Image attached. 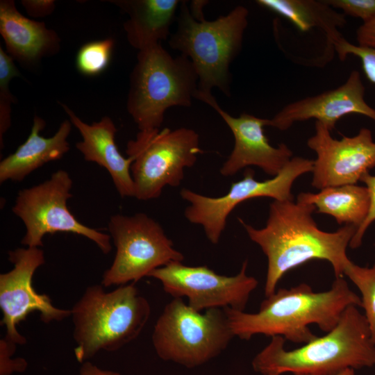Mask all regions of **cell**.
Instances as JSON below:
<instances>
[{
	"instance_id": "4dcf8cb0",
	"label": "cell",
	"mask_w": 375,
	"mask_h": 375,
	"mask_svg": "<svg viewBox=\"0 0 375 375\" xmlns=\"http://www.w3.org/2000/svg\"><path fill=\"white\" fill-rule=\"evenodd\" d=\"M356 38L359 46L375 49V18L357 29Z\"/></svg>"
},
{
	"instance_id": "d6a6232c",
	"label": "cell",
	"mask_w": 375,
	"mask_h": 375,
	"mask_svg": "<svg viewBox=\"0 0 375 375\" xmlns=\"http://www.w3.org/2000/svg\"><path fill=\"white\" fill-rule=\"evenodd\" d=\"M205 1H193L190 4V11L193 17L198 20L201 21L204 19L203 8L204 5L207 3Z\"/></svg>"
},
{
	"instance_id": "30bf717a",
	"label": "cell",
	"mask_w": 375,
	"mask_h": 375,
	"mask_svg": "<svg viewBox=\"0 0 375 375\" xmlns=\"http://www.w3.org/2000/svg\"><path fill=\"white\" fill-rule=\"evenodd\" d=\"M72 184L68 172L59 169L43 183L18 192L12 210L26 228L21 243L27 247H40L47 234L70 233L89 239L103 253H109L110 235L83 224L68 208Z\"/></svg>"
},
{
	"instance_id": "d6986e66",
	"label": "cell",
	"mask_w": 375,
	"mask_h": 375,
	"mask_svg": "<svg viewBox=\"0 0 375 375\" xmlns=\"http://www.w3.org/2000/svg\"><path fill=\"white\" fill-rule=\"evenodd\" d=\"M45 122L35 116L31 133L16 151L0 162V183L22 182L33 171L44 164L60 160L69 150L67 138L72 130L70 120L63 121L50 138L40 134Z\"/></svg>"
},
{
	"instance_id": "484cf974",
	"label": "cell",
	"mask_w": 375,
	"mask_h": 375,
	"mask_svg": "<svg viewBox=\"0 0 375 375\" xmlns=\"http://www.w3.org/2000/svg\"><path fill=\"white\" fill-rule=\"evenodd\" d=\"M333 49L341 60H344L348 55L357 56L361 61L366 77L375 84V49L353 44L341 37L334 43Z\"/></svg>"
},
{
	"instance_id": "5b68a950",
	"label": "cell",
	"mask_w": 375,
	"mask_h": 375,
	"mask_svg": "<svg viewBox=\"0 0 375 375\" xmlns=\"http://www.w3.org/2000/svg\"><path fill=\"white\" fill-rule=\"evenodd\" d=\"M248 15L247 8L239 6L215 20L198 21L186 1L181 2L176 31L169 36V45L191 60L199 92L211 93L217 88L230 96L229 67L242 49Z\"/></svg>"
},
{
	"instance_id": "5bb4252c",
	"label": "cell",
	"mask_w": 375,
	"mask_h": 375,
	"mask_svg": "<svg viewBox=\"0 0 375 375\" xmlns=\"http://www.w3.org/2000/svg\"><path fill=\"white\" fill-rule=\"evenodd\" d=\"M315 134L307 144L317 155L314 160L312 186L319 190L356 184L375 167V142L372 131L361 128L352 137L334 139L331 131L315 122Z\"/></svg>"
},
{
	"instance_id": "8fae6325",
	"label": "cell",
	"mask_w": 375,
	"mask_h": 375,
	"mask_svg": "<svg viewBox=\"0 0 375 375\" xmlns=\"http://www.w3.org/2000/svg\"><path fill=\"white\" fill-rule=\"evenodd\" d=\"M313 165L312 160L294 157L276 176L265 181L256 180L254 172L247 169L242 179L233 183L228 192L219 197L183 188L181 197L190 203L184 216L190 223L201 226L208 240L216 244L226 228L228 215L238 205L260 197L293 200L291 189L294 182L301 175L312 172Z\"/></svg>"
},
{
	"instance_id": "44dd1931",
	"label": "cell",
	"mask_w": 375,
	"mask_h": 375,
	"mask_svg": "<svg viewBox=\"0 0 375 375\" xmlns=\"http://www.w3.org/2000/svg\"><path fill=\"white\" fill-rule=\"evenodd\" d=\"M297 201L315 206L317 212L331 215L338 224L358 228L370 208V195L366 186L349 184L328 187L319 192H301Z\"/></svg>"
},
{
	"instance_id": "7a4b0ae2",
	"label": "cell",
	"mask_w": 375,
	"mask_h": 375,
	"mask_svg": "<svg viewBox=\"0 0 375 375\" xmlns=\"http://www.w3.org/2000/svg\"><path fill=\"white\" fill-rule=\"evenodd\" d=\"M361 298L343 277L335 278L331 288L315 292L306 283L280 288L267 297L256 313L224 308L234 336L248 340L253 335H279L294 343L306 344L315 335L314 324L324 332L331 331L350 306L361 307Z\"/></svg>"
},
{
	"instance_id": "836d02e7",
	"label": "cell",
	"mask_w": 375,
	"mask_h": 375,
	"mask_svg": "<svg viewBox=\"0 0 375 375\" xmlns=\"http://www.w3.org/2000/svg\"><path fill=\"white\" fill-rule=\"evenodd\" d=\"M298 375H316V374H298ZM333 375H356V374H355V372L353 369L347 368L344 370H342Z\"/></svg>"
},
{
	"instance_id": "83f0119b",
	"label": "cell",
	"mask_w": 375,
	"mask_h": 375,
	"mask_svg": "<svg viewBox=\"0 0 375 375\" xmlns=\"http://www.w3.org/2000/svg\"><path fill=\"white\" fill-rule=\"evenodd\" d=\"M360 181L365 184L369 190L371 201L370 208L365 220L358 228L349 243V247L351 249H357L361 245L366 231L370 224L375 221V175H372L367 172L361 177Z\"/></svg>"
},
{
	"instance_id": "ba28073f",
	"label": "cell",
	"mask_w": 375,
	"mask_h": 375,
	"mask_svg": "<svg viewBox=\"0 0 375 375\" xmlns=\"http://www.w3.org/2000/svg\"><path fill=\"white\" fill-rule=\"evenodd\" d=\"M134 197L147 201L158 198L165 187H178L184 169L194 166L203 153L199 134L188 128L140 131L126 144Z\"/></svg>"
},
{
	"instance_id": "52a82bcc",
	"label": "cell",
	"mask_w": 375,
	"mask_h": 375,
	"mask_svg": "<svg viewBox=\"0 0 375 375\" xmlns=\"http://www.w3.org/2000/svg\"><path fill=\"white\" fill-rule=\"evenodd\" d=\"M234 337L224 308L201 313L174 298L158 318L151 340L161 359L194 367L220 354Z\"/></svg>"
},
{
	"instance_id": "cb8c5ba5",
	"label": "cell",
	"mask_w": 375,
	"mask_h": 375,
	"mask_svg": "<svg viewBox=\"0 0 375 375\" xmlns=\"http://www.w3.org/2000/svg\"><path fill=\"white\" fill-rule=\"evenodd\" d=\"M115 42L112 38L92 41L83 45L76 58L78 70L85 76H97L108 67Z\"/></svg>"
},
{
	"instance_id": "f1b7e54d",
	"label": "cell",
	"mask_w": 375,
	"mask_h": 375,
	"mask_svg": "<svg viewBox=\"0 0 375 375\" xmlns=\"http://www.w3.org/2000/svg\"><path fill=\"white\" fill-rule=\"evenodd\" d=\"M15 348V345L8 343L5 340H1V375H10L13 372H22L26 368L24 360L10 358Z\"/></svg>"
},
{
	"instance_id": "1f68e13d",
	"label": "cell",
	"mask_w": 375,
	"mask_h": 375,
	"mask_svg": "<svg viewBox=\"0 0 375 375\" xmlns=\"http://www.w3.org/2000/svg\"><path fill=\"white\" fill-rule=\"evenodd\" d=\"M80 375H120L119 373L103 370L97 367L96 365L90 363V362H85L80 369Z\"/></svg>"
},
{
	"instance_id": "6da1fadb",
	"label": "cell",
	"mask_w": 375,
	"mask_h": 375,
	"mask_svg": "<svg viewBox=\"0 0 375 375\" xmlns=\"http://www.w3.org/2000/svg\"><path fill=\"white\" fill-rule=\"evenodd\" d=\"M315 209L313 205L293 200H274L265 227L256 228L238 219L249 238L267 258L266 297L276 292L286 272L312 260L328 261L335 278L343 277L349 260L347 248L358 228L347 224L334 232L324 231L312 217Z\"/></svg>"
},
{
	"instance_id": "ac0fdd59",
	"label": "cell",
	"mask_w": 375,
	"mask_h": 375,
	"mask_svg": "<svg viewBox=\"0 0 375 375\" xmlns=\"http://www.w3.org/2000/svg\"><path fill=\"white\" fill-rule=\"evenodd\" d=\"M0 33L8 54L24 65H35L60 48L57 33L44 22L24 17L12 0L0 1Z\"/></svg>"
},
{
	"instance_id": "e0dca14e",
	"label": "cell",
	"mask_w": 375,
	"mask_h": 375,
	"mask_svg": "<svg viewBox=\"0 0 375 375\" xmlns=\"http://www.w3.org/2000/svg\"><path fill=\"white\" fill-rule=\"evenodd\" d=\"M72 124L76 127L83 140L76 144V149L86 161L105 168L122 197H134L135 190L131 173L133 159L125 158L115 142L117 128L108 116L91 124L84 122L69 107L62 104Z\"/></svg>"
},
{
	"instance_id": "4fadbf2b",
	"label": "cell",
	"mask_w": 375,
	"mask_h": 375,
	"mask_svg": "<svg viewBox=\"0 0 375 375\" xmlns=\"http://www.w3.org/2000/svg\"><path fill=\"white\" fill-rule=\"evenodd\" d=\"M13 268L0 274L1 322L6 327L5 340L11 344H23L26 338L17 330V325L31 312L38 311L44 323L60 322L71 316V310L55 307L50 297L38 293L33 286V276L45 262L40 247L17 248L8 252Z\"/></svg>"
},
{
	"instance_id": "3957f363",
	"label": "cell",
	"mask_w": 375,
	"mask_h": 375,
	"mask_svg": "<svg viewBox=\"0 0 375 375\" xmlns=\"http://www.w3.org/2000/svg\"><path fill=\"white\" fill-rule=\"evenodd\" d=\"M285 341L272 337L253 359L254 371L262 375H333L347 368L375 367V344L366 318L356 306L347 308L325 335L292 350L285 349Z\"/></svg>"
},
{
	"instance_id": "f546056e",
	"label": "cell",
	"mask_w": 375,
	"mask_h": 375,
	"mask_svg": "<svg viewBox=\"0 0 375 375\" xmlns=\"http://www.w3.org/2000/svg\"><path fill=\"white\" fill-rule=\"evenodd\" d=\"M22 4L32 17H42L51 14L55 8V1L52 0H25Z\"/></svg>"
},
{
	"instance_id": "9c48e42d",
	"label": "cell",
	"mask_w": 375,
	"mask_h": 375,
	"mask_svg": "<svg viewBox=\"0 0 375 375\" xmlns=\"http://www.w3.org/2000/svg\"><path fill=\"white\" fill-rule=\"evenodd\" d=\"M108 229L116 253L103 274V287L135 283L158 268L184 260L161 225L144 213L114 215Z\"/></svg>"
},
{
	"instance_id": "277c9868",
	"label": "cell",
	"mask_w": 375,
	"mask_h": 375,
	"mask_svg": "<svg viewBox=\"0 0 375 375\" xmlns=\"http://www.w3.org/2000/svg\"><path fill=\"white\" fill-rule=\"evenodd\" d=\"M70 310L74 353L81 362L100 351H117L136 339L151 315L148 300L135 283L110 292L102 285L89 286Z\"/></svg>"
},
{
	"instance_id": "603a6c76",
	"label": "cell",
	"mask_w": 375,
	"mask_h": 375,
	"mask_svg": "<svg viewBox=\"0 0 375 375\" xmlns=\"http://www.w3.org/2000/svg\"><path fill=\"white\" fill-rule=\"evenodd\" d=\"M344 275L361 294V307L365 311L372 341L375 344V263L371 267H360L349 260L344 267Z\"/></svg>"
},
{
	"instance_id": "ffe728a7",
	"label": "cell",
	"mask_w": 375,
	"mask_h": 375,
	"mask_svg": "<svg viewBox=\"0 0 375 375\" xmlns=\"http://www.w3.org/2000/svg\"><path fill=\"white\" fill-rule=\"evenodd\" d=\"M128 15L124 28L129 44L138 51L161 43L170 36V27L181 4L178 0L112 1Z\"/></svg>"
},
{
	"instance_id": "2e32d148",
	"label": "cell",
	"mask_w": 375,
	"mask_h": 375,
	"mask_svg": "<svg viewBox=\"0 0 375 375\" xmlns=\"http://www.w3.org/2000/svg\"><path fill=\"white\" fill-rule=\"evenodd\" d=\"M364 95L360 74L353 70L338 88L288 103L268 119L267 126L285 131L294 122L315 119L331 131L342 117L350 114L362 115L375 122V109L367 104Z\"/></svg>"
},
{
	"instance_id": "d4e9b609",
	"label": "cell",
	"mask_w": 375,
	"mask_h": 375,
	"mask_svg": "<svg viewBox=\"0 0 375 375\" xmlns=\"http://www.w3.org/2000/svg\"><path fill=\"white\" fill-rule=\"evenodd\" d=\"M20 72L14 64L13 58L0 47V143L3 144V136L10 126L11 104L14 98L9 90V83Z\"/></svg>"
},
{
	"instance_id": "7c38bea8",
	"label": "cell",
	"mask_w": 375,
	"mask_h": 375,
	"mask_svg": "<svg viewBox=\"0 0 375 375\" xmlns=\"http://www.w3.org/2000/svg\"><path fill=\"white\" fill-rule=\"evenodd\" d=\"M248 261L238 274L224 276L207 266H188L172 262L151 272L149 276L158 280L165 292L174 298L187 297L188 306L201 312L211 308L244 311L251 292L258 282L247 274Z\"/></svg>"
},
{
	"instance_id": "8992f818",
	"label": "cell",
	"mask_w": 375,
	"mask_h": 375,
	"mask_svg": "<svg viewBox=\"0 0 375 375\" xmlns=\"http://www.w3.org/2000/svg\"><path fill=\"white\" fill-rule=\"evenodd\" d=\"M191 60L172 56L161 43L138 51L126 108L140 131L160 128L167 109L190 107L198 90Z\"/></svg>"
},
{
	"instance_id": "4316f807",
	"label": "cell",
	"mask_w": 375,
	"mask_h": 375,
	"mask_svg": "<svg viewBox=\"0 0 375 375\" xmlns=\"http://www.w3.org/2000/svg\"><path fill=\"white\" fill-rule=\"evenodd\" d=\"M331 7L344 15L358 17L367 23L375 18V0H325Z\"/></svg>"
},
{
	"instance_id": "9a60e30c",
	"label": "cell",
	"mask_w": 375,
	"mask_h": 375,
	"mask_svg": "<svg viewBox=\"0 0 375 375\" xmlns=\"http://www.w3.org/2000/svg\"><path fill=\"white\" fill-rule=\"evenodd\" d=\"M194 99L211 106L231 129L235 140L233 151L220 168L223 176H232L248 166H256L272 177L292 159L293 153L284 143L272 146L264 133L268 119L242 113L235 117L224 110L211 93L197 91Z\"/></svg>"
},
{
	"instance_id": "7402d4cb",
	"label": "cell",
	"mask_w": 375,
	"mask_h": 375,
	"mask_svg": "<svg viewBox=\"0 0 375 375\" xmlns=\"http://www.w3.org/2000/svg\"><path fill=\"white\" fill-rule=\"evenodd\" d=\"M257 3L290 20L301 31L312 28L323 31L327 39L326 51L342 35L339 28L346 24L345 15L337 12L324 1L258 0Z\"/></svg>"
}]
</instances>
